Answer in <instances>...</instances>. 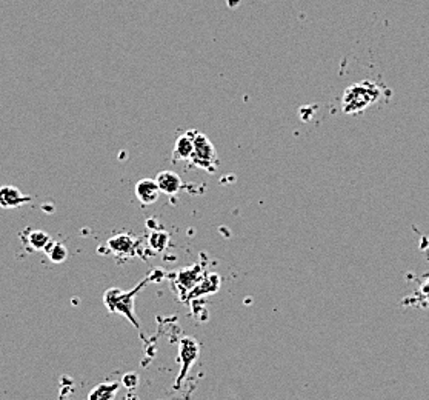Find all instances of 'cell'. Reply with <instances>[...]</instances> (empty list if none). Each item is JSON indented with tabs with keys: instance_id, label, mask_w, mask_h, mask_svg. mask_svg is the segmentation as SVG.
<instances>
[{
	"instance_id": "6da1fadb",
	"label": "cell",
	"mask_w": 429,
	"mask_h": 400,
	"mask_svg": "<svg viewBox=\"0 0 429 400\" xmlns=\"http://www.w3.org/2000/svg\"><path fill=\"white\" fill-rule=\"evenodd\" d=\"M383 97L381 85L372 81H362L353 83L341 96V111L345 114H360Z\"/></svg>"
},
{
	"instance_id": "7a4b0ae2",
	"label": "cell",
	"mask_w": 429,
	"mask_h": 400,
	"mask_svg": "<svg viewBox=\"0 0 429 400\" xmlns=\"http://www.w3.org/2000/svg\"><path fill=\"white\" fill-rule=\"evenodd\" d=\"M148 280L149 277L140 282V285H137L128 293H125L118 288L108 289V291H105V294H103V303H105V307L108 308L109 312H118V315H122L128 319L134 326L139 328V322L136 319V315H134V299H136V294L140 291V289L148 284Z\"/></svg>"
},
{
	"instance_id": "3957f363",
	"label": "cell",
	"mask_w": 429,
	"mask_h": 400,
	"mask_svg": "<svg viewBox=\"0 0 429 400\" xmlns=\"http://www.w3.org/2000/svg\"><path fill=\"white\" fill-rule=\"evenodd\" d=\"M196 167L214 172L219 165L217 151L214 148L211 140L206 137L203 132L194 131V153L189 160Z\"/></svg>"
},
{
	"instance_id": "277c9868",
	"label": "cell",
	"mask_w": 429,
	"mask_h": 400,
	"mask_svg": "<svg viewBox=\"0 0 429 400\" xmlns=\"http://www.w3.org/2000/svg\"><path fill=\"white\" fill-rule=\"evenodd\" d=\"M198 347L197 340L194 337H182L179 342V362H180V373L176 379V387L179 388L182 385V382L185 380L186 374L191 371V366H193L197 359H198Z\"/></svg>"
},
{
	"instance_id": "5b68a950",
	"label": "cell",
	"mask_w": 429,
	"mask_h": 400,
	"mask_svg": "<svg viewBox=\"0 0 429 400\" xmlns=\"http://www.w3.org/2000/svg\"><path fill=\"white\" fill-rule=\"evenodd\" d=\"M31 200L29 195L22 194L19 188L11 185L0 186V207L5 209H13L25 205Z\"/></svg>"
},
{
	"instance_id": "8992f818",
	"label": "cell",
	"mask_w": 429,
	"mask_h": 400,
	"mask_svg": "<svg viewBox=\"0 0 429 400\" xmlns=\"http://www.w3.org/2000/svg\"><path fill=\"white\" fill-rule=\"evenodd\" d=\"M161 195L156 179H142L136 184V198L142 205H153Z\"/></svg>"
},
{
	"instance_id": "52a82bcc",
	"label": "cell",
	"mask_w": 429,
	"mask_h": 400,
	"mask_svg": "<svg viewBox=\"0 0 429 400\" xmlns=\"http://www.w3.org/2000/svg\"><path fill=\"white\" fill-rule=\"evenodd\" d=\"M194 153V131H188L182 135L176 145H174L172 160L174 162H189Z\"/></svg>"
},
{
	"instance_id": "ba28073f",
	"label": "cell",
	"mask_w": 429,
	"mask_h": 400,
	"mask_svg": "<svg viewBox=\"0 0 429 400\" xmlns=\"http://www.w3.org/2000/svg\"><path fill=\"white\" fill-rule=\"evenodd\" d=\"M156 182L158 188H161V193H165L168 195L177 194L182 190V186H184L180 176L174 171H161L156 177Z\"/></svg>"
},
{
	"instance_id": "9c48e42d",
	"label": "cell",
	"mask_w": 429,
	"mask_h": 400,
	"mask_svg": "<svg viewBox=\"0 0 429 400\" xmlns=\"http://www.w3.org/2000/svg\"><path fill=\"white\" fill-rule=\"evenodd\" d=\"M118 389H121V383L118 382L99 383L97 387H94L90 391L88 400H114Z\"/></svg>"
},
{
	"instance_id": "30bf717a",
	"label": "cell",
	"mask_w": 429,
	"mask_h": 400,
	"mask_svg": "<svg viewBox=\"0 0 429 400\" xmlns=\"http://www.w3.org/2000/svg\"><path fill=\"white\" fill-rule=\"evenodd\" d=\"M108 248L116 254H131L136 248V239L130 234H118L108 240Z\"/></svg>"
},
{
	"instance_id": "8fae6325",
	"label": "cell",
	"mask_w": 429,
	"mask_h": 400,
	"mask_svg": "<svg viewBox=\"0 0 429 400\" xmlns=\"http://www.w3.org/2000/svg\"><path fill=\"white\" fill-rule=\"evenodd\" d=\"M45 253L48 257H50V261L53 263H62L68 258V249L60 242L51 240L50 243H48V247L45 248Z\"/></svg>"
},
{
	"instance_id": "7c38bea8",
	"label": "cell",
	"mask_w": 429,
	"mask_h": 400,
	"mask_svg": "<svg viewBox=\"0 0 429 400\" xmlns=\"http://www.w3.org/2000/svg\"><path fill=\"white\" fill-rule=\"evenodd\" d=\"M28 240H29V245L33 249H36V251L43 249L45 251V248L48 247V243L51 242V237L48 236L45 231L34 230V231H31Z\"/></svg>"
},
{
	"instance_id": "4fadbf2b",
	"label": "cell",
	"mask_w": 429,
	"mask_h": 400,
	"mask_svg": "<svg viewBox=\"0 0 429 400\" xmlns=\"http://www.w3.org/2000/svg\"><path fill=\"white\" fill-rule=\"evenodd\" d=\"M168 239H170V236L166 233H154V234H151L149 243H151V247H153L154 249L161 251V249H163L166 247V243H168Z\"/></svg>"
},
{
	"instance_id": "5bb4252c",
	"label": "cell",
	"mask_w": 429,
	"mask_h": 400,
	"mask_svg": "<svg viewBox=\"0 0 429 400\" xmlns=\"http://www.w3.org/2000/svg\"><path fill=\"white\" fill-rule=\"evenodd\" d=\"M139 375H136L134 373H130L126 374L125 378L122 379V383L126 387V388H136L139 385Z\"/></svg>"
}]
</instances>
